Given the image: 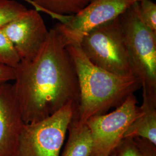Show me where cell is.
Segmentation results:
<instances>
[{
	"label": "cell",
	"mask_w": 156,
	"mask_h": 156,
	"mask_svg": "<svg viewBox=\"0 0 156 156\" xmlns=\"http://www.w3.org/2000/svg\"><path fill=\"white\" fill-rule=\"evenodd\" d=\"M15 69L0 62V84L14 81Z\"/></svg>",
	"instance_id": "18"
},
{
	"label": "cell",
	"mask_w": 156,
	"mask_h": 156,
	"mask_svg": "<svg viewBox=\"0 0 156 156\" xmlns=\"http://www.w3.org/2000/svg\"><path fill=\"white\" fill-rule=\"evenodd\" d=\"M21 60L15 46L0 28V62L15 68Z\"/></svg>",
	"instance_id": "13"
},
{
	"label": "cell",
	"mask_w": 156,
	"mask_h": 156,
	"mask_svg": "<svg viewBox=\"0 0 156 156\" xmlns=\"http://www.w3.org/2000/svg\"><path fill=\"white\" fill-rule=\"evenodd\" d=\"M116 156H142L133 138H124L115 151Z\"/></svg>",
	"instance_id": "16"
},
{
	"label": "cell",
	"mask_w": 156,
	"mask_h": 156,
	"mask_svg": "<svg viewBox=\"0 0 156 156\" xmlns=\"http://www.w3.org/2000/svg\"><path fill=\"white\" fill-rule=\"evenodd\" d=\"M135 0H91L65 23L54 27L67 46H80L84 37L94 28L119 16Z\"/></svg>",
	"instance_id": "7"
},
{
	"label": "cell",
	"mask_w": 156,
	"mask_h": 156,
	"mask_svg": "<svg viewBox=\"0 0 156 156\" xmlns=\"http://www.w3.org/2000/svg\"><path fill=\"white\" fill-rule=\"evenodd\" d=\"M27 9L16 0H0V28Z\"/></svg>",
	"instance_id": "14"
},
{
	"label": "cell",
	"mask_w": 156,
	"mask_h": 156,
	"mask_svg": "<svg viewBox=\"0 0 156 156\" xmlns=\"http://www.w3.org/2000/svg\"><path fill=\"white\" fill-rule=\"evenodd\" d=\"M119 19L132 74L140 80L143 92L156 101V33L142 21L138 2Z\"/></svg>",
	"instance_id": "3"
},
{
	"label": "cell",
	"mask_w": 156,
	"mask_h": 156,
	"mask_svg": "<svg viewBox=\"0 0 156 156\" xmlns=\"http://www.w3.org/2000/svg\"><path fill=\"white\" fill-rule=\"evenodd\" d=\"M43 12L60 23H65L69 17L83 9L91 0H31Z\"/></svg>",
	"instance_id": "12"
},
{
	"label": "cell",
	"mask_w": 156,
	"mask_h": 156,
	"mask_svg": "<svg viewBox=\"0 0 156 156\" xmlns=\"http://www.w3.org/2000/svg\"><path fill=\"white\" fill-rule=\"evenodd\" d=\"M134 94L111 113L90 118L86 124L93 140L91 156H107L116 150L129 127L141 113Z\"/></svg>",
	"instance_id": "6"
},
{
	"label": "cell",
	"mask_w": 156,
	"mask_h": 156,
	"mask_svg": "<svg viewBox=\"0 0 156 156\" xmlns=\"http://www.w3.org/2000/svg\"><path fill=\"white\" fill-rule=\"evenodd\" d=\"M135 1H136V2H138V1H142V0H135Z\"/></svg>",
	"instance_id": "21"
},
{
	"label": "cell",
	"mask_w": 156,
	"mask_h": 156,
	"mask_svg": "<svg viewBox=\"0 0 156 156\" xmlns=\"http://www.w3.org/2000/svg\"><path fill=\"white\" fill-rule=\"evenodd\" d=\"M133 139L142 156H156V145L144 138L136 137Z\"/></svg>",
	"instance_id": "17"
},
{
	"label": "cell",
	"mask_w": 156,
	"mask_h": 156,
	"mask_svg": "<svg viewBox=\"0 0 156 156\" xmlns=\"http://www.w3.org/2000/svg\"><path fill=\"white\" fill-rule=\"evenodd\" d=\"M77 106L68 104L49 117L24 124L16 156H59Z\"/></svg>",
	"instance_id": "4"
},
{
	"label": "cell",
	"mask_w": 156,
	"mask_h": 156,
	"mask_svg": "<svg viewBox=\"0 0 156 156\" xmlns=\"http://www.w3.org/2000/svg\"><path fill=\"white\" fill-rule=\"evenodd\" d=\"M67 48L78 77L79 102L74 118L79 123H86L90 118L120 106L142 88L140 80L133 75H116L95 66L79 46L69 45Z\"/></svg>",
	"instance_id": "2"
},
{
	"label": "cell",
	"mask_w": 156,
	"mask_h": 156,
	"mask_svg": "<svg viewBox=\"0 0 156 156\" xmlns=\"http://www.w3.org/2000/svg\"><path fill=\"white\" fill-rule=\"evenodd\" d=\"M119 17L91 30L79 46L95 66L116 75H133Z\"/></svg>",
	"instance_id": "5"
},
{
	"label": "cell",
	"mask_w": 156,
	"mask_h": 156,
	"mask_svg": "<svg viewBox=\"0 0 156 156\" xmlns=\"http://www.w3.org/2000/svg\"><path fill=\"white\" fill-rule=\"evenodd\" d=\"M68 131V140L62 156H91L93 140L87 125L79 123L73 116Z\"/></svg>",
	"instance_id": "11"
},
{
	"label": "cell",
	"mask_w": 156,
	"mask_h": 156,
	"mask_svg": "<svg viewBox=\"0 0 156 156\" xmlns=\"http://www.w3.org/2000/svg\"><path fill=\"white\" fill-rule=\"evenodd\" d=\"M138 6L142 21L156 33V3L152 0H142L138 2Z\"/></svg>",
	"instance_id": "15"
},
{
	"label": "cell",
	"mask_w": 156,
	"mask_h": 156,
	"mask_svg": "<svg viewBox=\"0 0 156 156\" xmlns=\"http://www.w3.org/2000/svg\"><path fill=\"white\" fill-rule=\"evenodd\" d=\"M12 84H0V156H16L24 125Z\"/></svg>",
	"instance_id": "9"
},
{
	"label": "cell",
	"mask_w": 156,
	"mask_h": 156,
	"mask_svg": "<svg viewBox=\"0 0 156 156\" xmlns=\"http://www.w3.org/2000/svg\"><path fill=\"white\" fill-rule=\"evenodd\" d=\"M15 69L13 89L25 124L49 117L68 104L78 107L79 87L73 58L55 27L36 55Z\"/></svg>",
	"instance_id": "1"
},
{
	"label": "cell",
	"mask_w": 156,
	"mask_h": 156,
	"mask_svg": "<svg viewBox=\"0 0 156 156\" xmlns=\"http://www.w3.org/2000/svg\"><path fill=\"white\" fill-rule=\"evenodd\" d=\"M143 101L140 106L141 113L124 135V138H141L156 145V101L151 100L143 92Z\"/></svg>",
	"instance_id": "10"
},
{
	"label": "cell",
	"mask_w": 156,
	"mask_h": 156,
	"mask_svg": "<svg viewBox=\"0 0 156 156\" xmlns=\"http://www.w3.org/2000/svg\"><path fill=\"white\" fill-rule=\"evenodd\" d=\"M22 1H25L26 2H27V3H28V4H30V5H31L33 6V8L34 9H35V10H37V11L39 12H43V11L38 7V6L33 1H32L31 0H22ZM44 13V12H43Z\"/></svg>",
	"instance_id": "19"
},
{
	"label": "cell",
	"mask_w": 156,
	"mask_h": 156,
	"mask_svg": "<svg viewBox=\"0 0 156 156\" xmlns=\"http://www.w3.org/2000/svg\"><path fill=\"white\" fill-rule=\"evenodd\" d=\"M2 28L21 58L30 60L38 53L47 38L49 31L40 12L27 9Z\"/></svg>",
	"instance_id": "8"
},
{
	"label": "cell",
	"mask_w": 156,
	"mask_h": 156,
	"mask_svg": "<svg viewBox=\"0 0 156 156\" xmlns=\"http://www.w3.org/2000/svg\"><path fill=\"white\" fill-rule=\"evenodd\" d=\"M107 156H116V153H115V152H113V153L112 154H111V155Z\"/></svg>",
	"instance_id": "20"
}]
</instances>
